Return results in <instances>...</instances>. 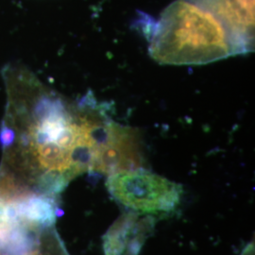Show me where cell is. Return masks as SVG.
I'll list each match as a JSON object with an SVG mask.
<instances>
[{
    "instance_id": "cell-1",
    "label": "cell",
    "mask_w": 255,
    "mask_h": 255,
    "mask_svg": "<svg viewBox=\"0 0 255 255\" xmlns=\"http://www.w3.org/2000/svg\"><path fill=\"white\" fill-rule=\"evenodd\" d=\"M157 63L200 65L245 54L221 19L200 0H176L161 14L149 36Z\"/></svg>"
},
{
    "instance_id": "cell-2",
    "label": "cell",
    "mask_w": 255,
    "mask_h": 255,
    "mask_svg": "<svg viewBox=\"0 0 255 255\" xmlns=\"http://www.w3.org/2000/svg\"><path fill=\"white\" fill-rule=\"evenodd\" d=\"M106 186L116 201L140 215L172 212L182 194L181 184L143 168L111 174Z\"/></svg>"
},
{
    "instance_id": "cell-3",
    "label": "cell",
    "mask_w": 255,
    "mask_h": 255,
    "mask_svg": "<svg viewBox=\"0 0 255 255\" xmlns=\"http://www.w3.org/2000/svg\"><path fill=\"white\" fill-rule=\"evenodd\" d=\"M142 150L136 132L111 120L106 134L98 148L94 171L118 173L141 168Z\"/></svg>"
},
{
    "instance_id": "cell-4",
    "label": "cell",
    "mask_w": 255,
    "mask_h": 255,
    "mask_svg": "<svg viewBox=\"0 0 255 255\" xmlns=\"http://www.w3.org/2000/svg\"><path fill=\"white\" fill-rule=\"evenodd\" d=\"M152 228V217L142 219L135 212L125 213L103 237L104 255H139Z\"/></svg>"
},
{
    "instance_id": "cell-5",
    "label": "cell",
    "mask_w": 255,
    "mask_h": 255,
    "mask_svg": "<svg viewBox=\"0 0 255 255\" xmlns=\"http://www.w3.org/2000/svg\"><path fill=\"white\" fill-rule=\"evenodd\" d=\"M237 39L245 54L255 48V0H200Z\"/></svg>"
},
{
    "instance_id": "cell-6",
    "label": "cell",
    "mask_w": 255,
    "mask_h": 255,
    "mask_svg": "<svg viewBox=\"0 0 255 255\" xmlns=\"http://www.w3.org/2000/svg\"><path fill=\"white\" fill-rule=\"evenodd\" d=\"M22 223L35 228L52 226L57 218L56 201L46 195H30L15 200Z\"/></svg>"
}]
</instances>
